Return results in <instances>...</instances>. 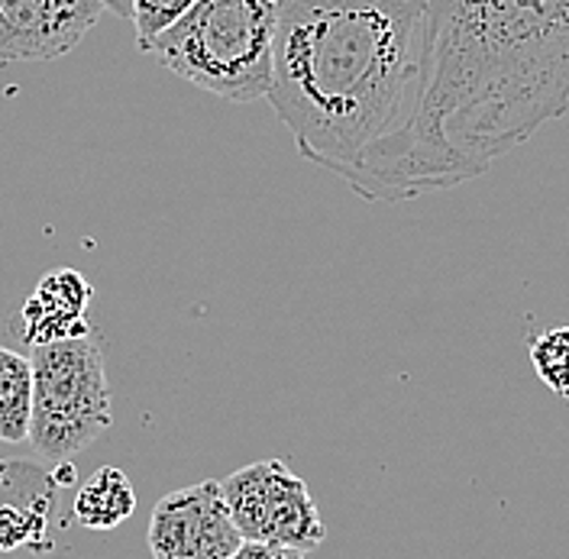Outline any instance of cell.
I'll return each instance as SVG.
<instances>
[{
	"label": "cell",
	"instance_id": "cell-1",
	"mask_svg": "<svg viewBox=\"0 0 569 559\" xmlns=\"http://www.w3.org/2000/svg\"><path fill=\"white\" fill-rule=\"evenodd\" d=\"M425 0H279L269 104L298 152L366 201L425 194Z\"/></svg>",
	"mask_w": 569,
	"mask_h": 559
},
{
	"label": "cell",
	"instance_id": "cell-2",
	"mask_svg": "<svg viewBox=\"0 0 569 559\" xmlns=\"http://www.w3.org/2000/svg\"><path fill=\"white\" fill-rule=\"evenodd\" d=\"M421 181L457 188L563 117L569 0H433Z\"/></svg>",
	"mask_w": 569,
	"mask_h": 559
},
{
	"label": "cell",
	"instance_id": "cell-3",
	"mask_svg": "<svg viewBox=\"0 0 569 559\" xmlns=\"http://www.w3.org/2000/svg\"><path fill=\"white\" fill-rule=\"evenodd\" d=\"M279 0H198L146 56L188 84L233 104L269 94Z\"/></svg>",
	"mask_w": 569,
	"mask_h": 559
},
{
	"label": "cell",
	"instance_id": "cell-4",
	"mask_svg": "<svg viewBox=\"0 0 569 559\" xmlns=\"http://www.w3.org/2000/svg\"><path fill=\"white\" fill-rule=\"evenodd\" d=\"M33 420L30 447L42 459L69 462L88 450L113 420L101 347L91 337L59 340L30 352Z\"/></svg>",
	"mask_w": 569,
	"mask_h": 559
},
{
	"label": "cell",
	"instance_id": "cell-5",
	"mask_svg": "<svg viewBox=\"0 0 569 559\" xmlns=\"http://www.w3.org/2000/svg\"><path fill=\"white\" fill-rule=\"evenodd\" d=\"M243 540L311 553L327 540L318 505L282 459H262L220 482Z\"/></svg>",
	"mask_w": 569,
	"mask_h": 559
},
{
	"label": "cell",
	"instance_id": "cell-6",
	"mask_svg": "<svg viewBox=\"0 0 569 559\" xmlns=\"http://www.w3.org/2000/svg\"><path fill=\"white\" fill-rule=\"evenodd\" d=\"M146 540L152 559H230L247 543L213 479L159 498Z\"/></svg>",
	"mask_w": 569,
	"mask_h": 559
},
{
	"label": "cell",
	"instance_id": "cell-7",
	"mask_svg": "<svg viewBox=\"0 0 569 559\" xmlns=\"http://www.w3.org/2000/svg\"><path fill=\"white\" fill-rule=\"evenodd\" d=\"M104 10V0H0V62H56Z\"/></svg>",
	"mask_w": 569,
	"mask_h": 559
},
{
	"label": "cell",
	"instance_id": "cell-8",
	"mask_svg": "<svg viewBox=\"0 0 569 559\" xmlns=\"http://www.w3.org/2000/svg\"><path fill=\"white\" fill-rule=\"evenodd\" d=\"M94 301V288L74 269H56L42 276L36 291L20 311V337L23 343L49 347L59 340L91 337L88 308Z\"/></svg>",
	"mask_w": 569,
	"mask_h": 559
},
{
	"label": "cell",
	"instance_id": "cell-9",
	"mask_svg": "<svg viewBox=\"0 0 569 559\" xmlns=\"http://www.w3.org/2000/svg\"><path fill=\"white\" fill-rule=\"evenodd\" d=\"M56 508V479L36 462H0V553L42 547Z\"/></svg>",
	"mask_w": 569,
	"mask_h": 559
},
{
	"label": "cell",
	"instance_id": "cell-10",
	"mask_svg": "<svg viewBox=\"0 0 569 559\" xmlns=\"http://www.w3.org/2000/svg\"><path fill=\"white\" fill-rule=\"evenodd\" d=\"M74 521L88 530H113L137 511V489L117 466H101L74 495Z\"/></svg>",
	"mask_w": 569,
	"mask_h": 559
},
{
	"label": "cell",
	"instance_id": "cell-11",
	"mask_svg": "<svg viewBox=\"0 0 569 559\" xmlns=\"http://www.w3.org/2000/svg\"><path fill=\"white\" fill-rule=\"evenodd\" d=\"M33 420V362L0 347V443L30 440Z\"/></svg>",
	"mask_w": 569,
	"mask_h": 559
},
{
	"label": "cell",
	"instance_id": "cell-12",
	"mask_svg": "<svg viewBox=\"0 0 569 559\" xmlns=\"http://www.w3.org/2000/svg\"><path fill=\"white\" fill-rule=\"evenodd\" d=\"M531 366L540 382L557 398L569 401V327H553L533 337Z\"/></svg>",
	"mask_w": 569,
	"mask_h": 559
},
{
	"label": "cell",
	"instance_id": "cell-13",
	"mask_svg": "<svg viewBox=\"0 0 569 559\" xmlns=\"http://www.w3.org/2000/svg\"><path fill=\"white\" fill-rule=\"evenodd\" d=\"M133 3V30H137V46L146 52L156 36H162L169 27L198 3V0H130Z\"/></svg>",
	"mask_w": 569,
	"mask_h": 559
},
{
	"label": "cell",
	"instance_id": "cell-14",
	"mask_svg": "<svg viewBox=\"0 0 569 559\" xmlns=\"http://www.w3.org/2000/svg\"><path fill=\"white\" fill-rule=\"evenodd\" d=\"M230 559H305L301 550H288V547H276V543H256L247 540Z\"/></svg>",
	"mask_w": 569,
	"mask_h": 559
},
{
	"label": "cell",
	"instance_id": "cell-15",
	"mask_svg": "<svg viewBox=\"0 0 569 559\" xmlns=\"http://www.w3.org/2000/svg\"><path fill=\"white\" fill-rule=\"evenodd\" d=\"M104 7L110 13L123 17V20H133V3L130 0H104Z\"/></svg>",
	"mask_w": 569,
	"mask_h": 559
},
{
	"label": "cell",
	"instance_id": "cell-16",
	"mask_svg": "<svg viewBox=\"0 0 569 559\" xmlns=\"http://www.w3.org/2000/svg\"><path fill=\"white\" fill-rule=\"evenodd\" d=\"M425 3H433V0H425Z\"/></svg>",
	"mask_w": 569,
	"mask_h": 559
}]
</instances>
